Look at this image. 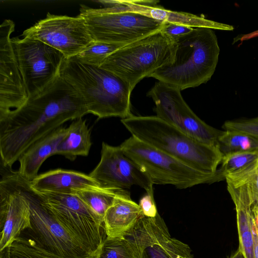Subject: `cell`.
<instances>
[{
    "instance_id": "1",
    "label": "cell",
    "mask_w": 258,
    "mask_h": 258,
    "mask_svg": "<svg viewBox=\"0 0 258 258\" xmlns=\"http://www.w3.org/2000/svg\"><path fill=\"white\" fill-rule=\"evenodd\" d=\"M88 113L80 94L59 75L20 107L0 117L1 164L11 168L35 141Z\"/></svg>"
},
{
    "instance_id": "2",
    "label": "cell",
    "mask_w": 258,
    "mask_h": 258,
    "mask_svg": "<svg viewBox=\"0 0 258 258\" xmlns=\"http://www.w3.org/2000/svg\"><path fill=\"white\" fill-rule=\"evenodd\" d=\"M59 76L82 98L88 113L98 119L133 115L131 111L130 85L112 72L84 63L75 56L65 58Z\"/></svg>"
},
{
    "instance_id": "3",
    "label": "cell",
    "mask_w": 258,
    "mask_h": 258,
    "mask_svg": "<svg viewBox=\"0 0 258 258\" xmlns=\"http://www.w3.org/2000/svg\"><path fill=\"white\" fill-rule=\"evenodd\" d=\"M132 135L188 166L215 173L223 155L219 146L204 144L157 116H135L121 119Z\"/></svg>"
},
{
    "instance_id": "4",
    "label": "cell",
    "mask_w": 258,
    "mask_h": 258,
    "mask_svg": "<svg viewBox=\"0 0 258 258\" xmlns=\"http://www.w3.org/2000/svg\"><path fill=\"white\" fill-rule=\"evenodd\" d=\"M175 42L173 62L159 69L149 77L180 90L206 83L215 71L220 53L213 29L194 28Z\"/></svg>"
},
{
    "instance_id": "5",
    "label": "cell",
    "mask_w": 258,
    "mask_h": 258,
    "mask_svg": "<svg viewBox=\"0 0 258 258\" xmlns=\"http://www.w3.org/2000/svg\"><path fill=\"white\" fill-rule=\"evenodd\" d=\"M176 44L161 30L125 45L109 55L100 66L127 83L133 89L174 60Z\"/></svg>"
},
{
    "instance_id": "6",
    "label": "cell",
    "mask_w": 258,
    "mask_h": 258,
    "mask_svg": "<svg viewBox=\"0 0 258 258\" xmlns=\"http://www.w3.org/2000/svg\"><path fill=\"white\" fill-rule=\"evenodd\" d=\"M14 179L29 204L30 228L28 237L54 258H94L86 247L55 218L29 181L17 171Z\"/></svg>"
},
{
    "instance_id": "7",
    "label": "cell",
    "mask_w": 258,
    "mask_h": 258,
    "mask_svg": "<svg viewBox=\"0 0 258 258\" xmlns=\"http://www.w3.org/2000/svg\"><path fill=\"white\" fill-rule=\"evenodd\" d=\"M120 147L153 184H171L184 189L217 181V171L210 173L197 170L133 136Z\"/></svg>"
},
{
    "instance_id": "8",
    "label": "cell",
    "mask_w": 258,
    "mask_h": 258,
    "mask_svg": "<svg viewBox=\"0 0 258 258\" xmlns=\"http://www.w3.org/2000/svg\"><path fill=\"white\" fill-rule=\"evenodd\" d=\"M79 15L94 41L122 45L161 30L165 23L135 12H105L85 5Z\"/></svg>"
},
{
    "instance_id": "9",
    "label": "cell",
    "mask_w": 258,
    "mask_h": 258,
    "mask_svg": "<svg viewBox=\"0 0 258 258\" xmlns=\"http://www.w3.org/2000/svg\"><path fill=\"white\" fill-rule=\"evenodd\" d=\"M39 194L58 222L95 257L104 240L100 217L76 194Z\"/></svg>"
},
{
    "instance_id": "10",
    "label": "cell",
    "mask_w": 258,
    "mask_h": 258,
    "mask_svg": "<svg viewBox=\"0 0 258 258\" xmlns=\"http://www.w3.org/2000/svg\"><path fill=\"white\" fill-rule=\"evenodd\" d=\"M28 97L41 91L59 75L64 55L35 39L11 38Z\"/></svg>"
},
{
    "instance_id": "11",
    "label": "cell",
    "mask_w": 258,
    "mask_h": 258,
    "mask_svg": "<svg viewBox=\"0 0 258 258\" xmlns=\"http://www.w3.org/2000/svg\"><path fill=\"white\" fill-rule=\"evenodd\" d=\"M177 87L159 81L148 92L155 105L156 116L198 141L218 146L223 131L200 119L189 108Z\"/></svg>"
},
{
    "instance_id": "12",
    "label": "cell",
    "mask_w": 258,
    "mask_h": 258,
    "mask_svg": "<svg viewBox=\"0 0 258 258\" xmlns=\"http://www.w3.org/2000/svg\"><path fill=\"white\" fill-rule=\"evenodd\" d=\"M23 37L39 40L61 52L66 58L76 56L94 41L84 19L47 13L46 17L24 30Z\"/></svg>"
},
{
    "instance_id": "13",
    "label": "cell",
    "mask_w": 258,
    "mask_h": 258,
    "mask_svg": "<svg viewBox=\"0 0 258 258\" xmlns=\"http://www.w3.org/2000/svg\"><path fill=\"white\" fill-rule=\"evenodd\" d=\"M89 175L104 188L127 190L138 185L146 192L153 191L150 178L120 146H112L103 142L100 160Z\"/></svg>"
},
{
    "instance_id": "14",
    "label": "cell",
    "mask_w": 258,
    "mask_h": 258,
    "mask_svg": "<svg viewBox=\"0 0 258 258\" xmlns=\"http://www.w3.org/2000/svg\"><path fill=\"white\" fill-rule=\"evenodd\" d=\"M14 30L11 20L0 26V117L21 106L28 98L10 37Z\"/></svg>"
},
{
    "instance_id": "15",
    "label": "cell",
    "mask_w": 258,
    "mask_h": 258,
    "mask_svg": "<svg viewBox=\"0 0 258 258\" xmlns=\"http://www.w3.org/2000/svg\"><path fill=\"white\" fill-rule=\"evenodd\" d=\"M30 228L28 201L18 186L12 171L4 173L0 180V251L9 247Z\"/></svg>"
},
{
    "instance_id": "16",
    "label": "cell",
    "mask_w": 258,
    "mask_h": 258,
    "mask_svg": "<svg viewBox=\"0 0 258 258\" xmlns=\"http://www.w3.org/2000/svg\"><path fill=\"white\" fill-rule=\"evenodd\" d=\"M143 216L139 205L131 199L130 192L127 190H119L104 217L106 237H124Z\"/></svg>"
},
{
    "instance_id": "17",
    "label": "cell",
    "mask_w": 258,
    "mask_h": 258,
    "mask_svg": "<svg viewBox=\"0 0 258 258\" xmlns=\"http://www.w3.org/2000/svg\"><path fill=\"white\" fill-rule=\"evenodd\" d=\"M30 182L32 188L40 193L76 194L80 190L100 187L89 174L62 169L38 175Z\"/></svg>"
},
{
    "instance_id": "18",
    "label": "cell",
    "mask_w": 258,
    "mask_h": 258,
    "mask_svg": "<svg viewBox=\"0 0 258 258\" xmlns=\"http://www.w3.org/2000/svg\"><path fill=\"white\" fill-rule=\"evenodd\" d=\"M227 190L235 205L239 241V248L245 258H254L253 254V203L247 183L235 186L229 183Z\"/></svg>"
},
{
    "instance_id": "19",
    "label": "cell",
    "mask_w": 258,
    "mask_h": 258,
    "mask_svg": "<svg viewBox=\"0 0 258 258\" xmlns=\"http://www.w3.org/2000/svg\"><path fill=\"white\" fill-rule=\"evenodd\" d=\"M67 132V128L61 126L30 145L18 160L20 166L18 172L21 176L29 181L33 180L38 175L44 161L55 154L57 148Z\"/></svg>"
},
{
    "instance_id": "20",
    "label": "cell",
    "mask_w": 258,
    "mask_h": 258,
    "mask_svg": "<svg viewBox=\"0 0 258 258\" xmlns=\"http://www.w3.org/2000/svg\"><path fill=\"white\" fill-rule=\"evenodd\" d=\"M220 164L217 170V181L225 178L235 186L242 185L258 170V150L224 155Z\"/></svg>"
},
{
    "instance_id": "21",
    "label": "cell",
    "mask_w": 258,
    "mask_h": 258,
    "mask_svg": "<svg viewBox=\"0 0 258 258\" xmlns=\"http://www.w3.org/2000/svg\"><path fill=\"white\" fill-rule=\"evenodd\" d=\"M67 129L66 135L57 147L55 155H62L71 161L78 156H88L92 142L86 120L82 117L75 119Z\"/></svg>"
},
{
    "instance_id": "22",
    "label": "cell",
    "mask_w": 258,
    "mask_h": 258,
    "mask_svg": "<svg viewBox=\"0 0 258 258\" xmlns=\"http://www.w3.org/2000/svg\"><path fill=\"white\" fill-rule=\"evenodd\" d=\"M125 237L131 242L140 258H171L156 239L147 218L144 216Z\"/></svg>"
},
{
    "instance_id": "23",
    "label": "cell",
    "mask_w": 258,
    "mask_h": 258,
    "mask_svg": "<svg viewBox=\"0 0 258 258\" xmlns=\"http://www.w3.org/2000/svg\"><path fill=\"white\" fill-rule=\"evenodd\" d=\"M147 219L156 239L171 258H193L191 249L187 244L171 237L159 214L155 217Z\"/></svg>"
},
{
    "instance_id": "24",
    "label": "cell",
    "mask_w": 258,
    "mask_h": 258,
    "mask_svg": "<svg viewBox=\"0 0 258 258\" xmlns=\"http://www.w3.org/2000/svg\"><path fill=\"white\" fill-rule=\"evenodd\" d=\"M218 145L222 155L258 150V139L244 133L225 130L218 139Z\"/></svg>"
},
{
    "instance_id": "25",
    "label": "cell",
    "mask_w": 258,
    "mask_h": 258,
    "mask_svg": "<svg viewBox=\"0 0 258 258\" xmlns=\"http://www.w3.org/2000/svg\"><path fill=\"white\" fill-rule=\"evenodd\" d=\"M120 190H112L101 187L87 188L78 190L76 194L103 222L105 214L112 204L118 192Z\"/></svg>"
},
{
    "instance_id": "26",
    "label": "cell",
    "mask_w": 258,
    "mask_h": 258,
    "mask_svg": "<svg viewBox=\"0 0 258 258\" xmlns=\"http://www.w3.org/2000/svg\"><path fill=\"white\" fill-rule=\"evenodd\" d=\"M0 258H54L31 238L20 236L10 246L0 251Z\"/></svg>"
},
{
    "instance_id": "27",
    "label": "cell",
    "mask_w": 258,
    "mask_h": 258,
    "mask_svg": "<svg viewBox=\"0 0 258 258\" xmlns=\"http://www.w3.org/2000/svg\"><path fill=\"white\" fill-rule=\"evenodd\" d=\"M94 258H140L129 240L121 238L104 239Z\"/></svg>"
},
{
    "instance_id": "28",
    "label": "cell",
    "mask_w": 258,
    "mask_h": 258,
    "mask_svg": "<svg viewBox=\"0 0 258 258\" xmlns=\"http://www.w3.org/2000/svg\"><path fill=\"white\" fill-rule=\"evenodd\" d=\"M123 46L94 41L76 57L84 63L100 67L109 55Z\"/></svg>"
},
{
    "instance_id": "29",
    "label": "cell",
    "mask_w": 258,
    "mask_h": 258,
    "mask_svg": "<svg viewBox=\"0 0 258 258\" xmlns=\"http://www.w3.org/2000/svg\"><path fill=\"white\" fill-rule=\"evenodd\" d=\"M223 127L225 130L244 133L258 139V117L227 120L224 123Z\"/></svg>"
},
{
    "instance_id": "30",
    "label": "cell",
    "mask_w": 258,
    "mask_h": 258,
    "mask_svg": "<svg viewBox=\"0 0 258 258\" xmlns=\"http://www.w3.org/2000/svg\"><path fill=\"white\" fill-rule=\"evenodd\" d=\"M193 28L180 24L165 22L161 31L175 41L179 37L189 33Z\"/></svg>"
},
{
    "instance_id": "31",
    "label": "cell",
    "mask_w": 258,
    "mask_h": 258,
    "mask_svg": "<svg viewBox=\"0 0 258 258\" xmlns=\"http://www.w3.org/2000/svg\"><path fill=\"white\" fill-rule=\"evenodd\" d=\"M139 206L144 217H155L158 213L153 196V191L146 192L140 200Z\"/></svg>"
},
{
    "instance_id": "32",
    "label": "cell",
    "mask_w": 258,
    "mask_h": 258,
    "mask_svg": "<svg viewBox=\"0 0 258 258\" xmlns=\"http://www.w3.org/2000/svg\"><path fill=\"white\" fill-rule=\"evenodd\" d=\"M246 183L253 202H258V170Z\"/></svg>"
},
{
    "instance_id": "33",
    "label": "cell",
    "mask_w": 258,
    "mask_h": 258,
    "mask_svg": "<svg viewBox=\"0 0 258 258\" xmlns=\"http://www.w3.org/2000/svg\"><path fill=\"white\" fill-rule=\"evenodd\" d=\"M253 234L254 258H258V218L254 216L253 222Z\"/></svg>"
},
{
    "instance_id": "34",
    "label": "cell",
    "mask_w": 258,
    "mask_h": 258,
    "mask_svg": "<svg viewBox=\"0 0 258 258\" xmlns=\"http://www.w3.org/2000/svg\"><path fill=\"white\" fill-rule=\"evenodd\" d=\"M256 36H258V30L251 32L250 33H248L247 34L242 35H241V36H238L234 39V42H235L236 41L239 40L241 41L246 40Z\"/></svg>"
},
{
    "instance_id": "35",
    "label": "cell",
    "mask_w": 258,
    "mask_h": 258,
    "mask_svg": "<svg viewBox=\"0 0 258 258\" xmlns=\"http://www.w3.org/2000/svg\"><path fill=\"white\" fill-rule=\"evenodd\" d=\"M229 258H245L241 250L238 247L237 250Z\"/></svg>"
}]
</instances>
